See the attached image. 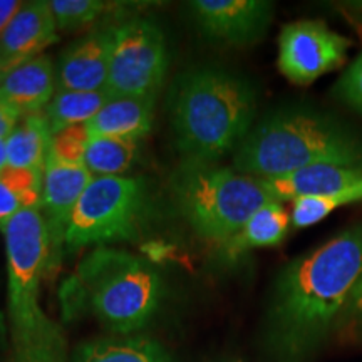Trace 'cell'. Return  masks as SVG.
Wrapping results in <instances>:
<instances>
[{"label":"cell","mask_w":362,"mask_h":362,"mask_svg":"<svg viewBox=\"0 0 362 362\" xmlns=\"http://www.w3.org/2000/svg\"><path fill=\"white\" fill-rule=\"evenodd\" d=\"M155 101L156 96L112 98L84 126L90 136H111L139 141L151 129Z\"/></svg>","instance_id":"cell-16"},{"label":"cell","mask_w":362,"mask_h":362,"mask_svg":"<svg viewBox=\"0 0 362 362\" xmlns=\"http://www.w3.org/2000/svg\"><path fill=\"white\" fill-rule=\"evenodd\" d=\"M168 69V47L161 27L149 19L115 25L107 93L112 98L156 96Z\"/></svg>","instance_id":"cell-8"},{"label":"cell","mask_w":362,"mask_h":362,"mask_svg":"<svg viewBox=\"0 0 362 362\" xmlns=\"http://www.w3.org/2000/svg\"><path fill=\"white\" fill-rule=\"evenodd\" d=\"M341 8L346 16H349L352 21L362 25V0H354V2L342 4Z\"/></svg>","instance_id":"cell-29"},{"label":"cell","mask_w":362,"mask_h":362,"mask_svg":"<svg viewBox=\"0 0 362 362\" xmlns=\"http://www.w3.org/2000/svg\"><path fill=\"white\" fill-rule=\"evenodd\" d=\"M56 67L51 57L39 56L13 67L0 83V99L11 104L22 116L39 115L54 98Z\"/></svg>","instance_id":"cell-15"},{"label":"cell","mask_w":362,"mask_h":362,"mask_svg":"<svg viewBox=\"0 0 362 362\" xmlns=\"http://www.w3.org/2000/svg\"><path fill=\"white\" fill-rule=\"evenodd\" d=\"M188 7L206 39L235 47L264 39L274 17V2L267 0H193Z\"/></svg>","instance_id":"cell-10"},{"label":"cell","mask_w":362,"mask_h":362,"mask_svg":"<svg viewBox=\"0 0 362 362\" xmlns=\"http://www.w3.org/2000/svg\"><path fill=\"white\" fill-rule=\"evenodd\" d=\"M89 139L90 134L84 124L71 126V128L59 131L57 134L52 136L51 155L62 161L84 165V155Z\"/></svg>","instance_id":"cell-24"},{"label":"cell","mask_w":362,"mask_h":362,"mask_svg":"<svg viewBox=\"0 0 362 362\" xmlns=\"http://www.w3.org/2000/svg\"><path fill=\"white\" fill-rule=\"evenodd\" d=\"M6 76H7V71H4L2 67H0V83H2V81H4V78H6Z\"/></svg>","instance_id":"cell-31"},{"label":"cell","mask_w":362,"mask_h":362,"mask_svg":"<svg viewBox=\"0 0 362 362\" xmlns=\"http://www.w3.org/2000/svg\"><path fill=\"white\" fill-rule=\"evenodd\" d=\"M22 116L16 107L0 99V139H7L16 126L21 123Z\"/></svg>","instance_id":"cell-27"},{"label":"cell","mask_w":362,"mask_h":362,"mask_svg":"<svg viewBox=\"0 0 362 362\" xmlns=\"http://www.w3.org/2000/svg\"><path fill=\"white\" fill-rule=\"evenodd\" d=\"M115 4L101 0H51V8L59 30H78L96 22Z\"/></svg>","instance_id":"cell-23"},{"label":"cell","mask_w":362,"mask_h":362,"mask_svg":"<svg viewBox=\"0 0 362 362\" xmlns=\"http://www.w3.org/2000/svg\"><path fill=\"white\" fill-rule=\"evenodd\" d=\"M351 40L322 21H297L279 35V71L291 83L307 86L346 62Z\"/></svg>","instance_id":"cell-9"},{"label":"cell","mask_w":362,"mask_h":362,"mask_svg":"<svg viewBox=\"0 0 362 362\" xmlns=\"http://www.w3.org/2000/svg\"><path fill=\"white\" fill-rule=\"evenodd\" d=\"M112 99L107 89L103 90H57L45 107L52 136L76 124H86Z\"/></svg>","instance_id":"cell-20"},{"label":"cell","mask_w":362,"mask_h":362,"mask_svg":"<svg viewBox=\"0 0 362 362\" xmlns=\"http://www.w3.org/2000/svg\"><path fill=\"white\" fill-rule=\"evenodd\" d=\"M8 275V362H67L61 325L40 305V284L49 274V235L40 208L0 223Z\"/></svg>","instance_id":"cell-4"},{"label":"cell","mask_w":362,"mask_h":362,"mask_svg":"<svg viewBox=\"0 0 362 362\" xmlns=\"http://www.w3.org/2000/svg\"><path fill=\"white\" fill-rule=\"evenodd\" d=\"M139 151L138 139L90 136L84 165L96 176H123L134 165Z\"/></svg>","instance_id":"cell-21"},{"label":"cell","mask_w":362,"mask_h":362,"mask_svg":"<svg viewBox=\"0 0 362 362\" xmlns=\"http://www.w3.org/2000/svg\"><path fill=\"white\" fill-rule=\"evenodd\" d=\"M0 330H4V322H2V317H0Z\"/></svg>","instance_id":"cell-32"},{"label":"cell","mask_w":362,"mask_h":362,"mask_svg":"<svg viewBox=\"0 0 362 362\" xmlns=\"http://www.w3.org/2000/svg\"><path fill=\"white\" fill-rule=\"evenodd\" d=\"M362 202V181L354 187L342 189L339 193L325 194V197H304L293 200V208L291 215V223L296 228H307L319 221H322L325 216L332 214L334 210L351 203Z\"/></svg>","instance_id":"cell-22"},{"label":"cell","mask_w":362,"mask_h":362,"mask_svg":"<svg viewBox=\"0 0 362 362\" xmlns=\"http://www.w3.org/2000/svg\"><path fill=\"white\" fill-rule=\"evenodd\" d=\"M72 362H170V354L156 339L133 334L86 342Z\"/></svg>","instance_id":"cell-19"},{"label":"cell","mask_w":362,"mask_h":362,"mask_svg":"<svg viewBox=\"0 0 362 362\" xmlns=\"http://www.w3.org/2000/svg\"><path fill=\"white\" fill-rule=\"evenodd\" d=\"M288 225L291 216L282 203L272 200L259 208L233 237L220 243L221 253L228 259H237L250 248L279 245L287 235Z\"/></svg>","instance_id":"cell-18"},{"label":"cell","mask_w":362,"mask_h":362,"mask_svg":"<svg viewBox=\"0 0 362 362\" xmlns=\"http://www.w3.org/2000/svg\"><path fill=\"white\" fill-rule=\"evenodd\" d=\"M336 332L342 337L361 339L362 337V277L352 291L344 312L339 319Z\"/></svg>","instance_id":"cell-26"},{"label":"cell","mask_w":362,"mask_h":362,"mask_svg":"<svg viewBox=\"0 0 362 362\" xmlns=\"http://www.w3.org/2000/svg\"><path fill=\"white\" fill-rule=\"evenodd\" d=\"M7 170V148L6 139H0V173Z\"/></svg>","instance_id":"cell-30"},{"label":"cell","mask_w":362,"mask_h":362,"mask_svg":"<svg viewBox=\"0 0 362 362\" xmlns=\"http://www.w3.org/2000/svg\"><path fill=\"white\" fill-rule=\"evenodd\" d=\"M226 362H243L242 359H232V361H226Z\"/></svg>","instance_id":"cell-33"},{"label":"cell","mask_w":362,"mask_h":362,"mask_svg":"<svg viewBox=\"0 0 362 362\" xmlns=\"http://www.w3.org/2000/svg\"><path fill=\"white\" fill-rule=\"evenodd\" d=\"M171 192L180 214L193 232L208 242L223 243L272 202L260 181L216 163L183 160L171 176Z\"/></svg>","instance_id":"cell-6"},{"label":"cell","mask_w":362,"mask_h":362,"mask_svg":"<svg viewBox=\"0 0 362 362\" xmlns=\"http://www.w3.org/2000/svg\"><path fill=\"white\" fill-rule=\"evenodd\" d=\"M6 148L7 168L44 175L52 149V133L44 112L22 117L6 139Z\"/></svg>","instance_id":"cell-17"},{"label":"cell","mask_w":362,"mask_h":362,"mask_svg":"<svg viewBox=\"0 0 362 362\" xmlns=\"http://www.w3.org/2000/svg\"><path fill=\"white\" fill-rule=\"evenodd\" d=\"M22 7V2L19 0H0V35L4 30L7 29V25L11 24L19 8Z\"/></svg>","instance_id":"cell-28"},{"label":"cell","mask_w":362,"mask_h":362,"mask_svg":"<svg viewBox=\"0 0 362 362\" xmlns=\"http://www.w3.org/2000/svg\"><path fill=\"white\" fill-rule=\"evenodd\" d=\"M334 94L342 104L362 115V52L334 86Z\"/></svg>","instance_id":"cell-25"},{"label":"cell","mask_w":362,"mask_h":362,"mask_svg":"<svg viewBox=\"0 0 362 362\" xmlns=\"http://www.w3.org/2000/svg\"><path fill=\"white\" fill-rule=\"evenodd\" d=\"M362 277V223L342 230L279 272L265 319L270 362H307L336 332Z\"/></svg>","instance_id":"cell-1"},{"label":"cell","mask_w":362,"mask_h":362,"mask_svg":"<svg viewBox=\"0 0 362 362\" xmlns=\"http://www.w3.org/2000/svg\"><path fill=\"white\" fill-rule=\"evenodd\" d=\"M151 193L146 180L136 176H96L81 194L67 225L66 247H106L139 237Z\"/></svg>","instance_id":"cell-7"},{"label":"cell","mask_w":362,"mask_h":362,"mask_svg":"<svg viewBox=\"0 0 362 362\" xmlns=\"http://www.w3.org/2000/svg\"><path fill=\"white\" fill-rule=\"evenodd\" d=\"M259 181L272 200L282 203L304 197H325L354 187L362 181V168L324 163L277 178Z\"/></svg>","instance_id":"cell-14"},{"label":"cell","mask_w":362,"mask_h":362,"mask_svg":"<svg viewBox=\"0 0 362 362\" xmlns=\"http://www.w3.org/2000/svg\"><path fill=\"white\" fill-rule=\"evenodd\" d=\"M255 115V88L223 67H193L171 89V126L183 160L218 163L233 155Z\"/></svg>","instance_id":"cell-3"},{"label":"cell","mask_w":362,"mask_h":362,"mask_svg":"<svg viewBox=\"0 0 362 362\" xmlns=\"http://www.w3.org/2000/svg\"><path fill=\"white\" fill-rule=\"evenodd\" d=\"M112 29L103 27L72 42L56 67L57 90H103L110 78Z\"/></svg>","instance_id":"cell-12"},{"label":"cell","mask_w":362,"mask_h":362,"mask_svg":"<svg viewBox=\"0 0 362 362\" xmlns=\"http://www.w3.org/2000/svg\"><path fill=\"white\" fill-rule=\"evenodd\" d=\"M161 297L163 280L155 267L110 247L89 252L59 292L66 320L90 314L117 336L146 327Z\"/></svg>","instance_id":"cell-5"},{"label":"cell","mask_w":362,"mask_h":362,"mask_svg":"<svg viewBox=\"0 0 362 362\" xmlns=\"http://www.w3.org/2000/svg\"><path fill=\"white\" fill-rule=\"evenodd\" d=\"M324 163L362 168V134L337 116L309 106L269 112L233 151V170L257 180Z\"/></svg>","instance_id":"cell-2"},{"label":"cell","mask_w":362,"mask_h":362,"mask_svg":"<svg viewBox=\"0 0 362 362\" xmlns=\"http://www.w3.org/2000/svg\"><path fill=\"white\" fill-rule=\"evenodd\" d=\"M57 30L51 2L37 0L22 4L0 35V67L8 72L39 57L45 47L56 42Z\"/></svg>","instance_id":"cell-13"},{"label":"cell","mask_w":362,"mask_h":362,"mask_svg":"<svg viewBox=\"0 0 362 362\" xmlns=\"http://www.w3.org/2000/svg\"><path fill=\"white\" fill-rule=\"evenodd\" d=\"M93 178L94 176L86 165L67 163L49 155L40 200V214L44 216L49 235V272L59 265L72 211Z\"/></svg>","instance_id":"cell-11"}]
</instances>
